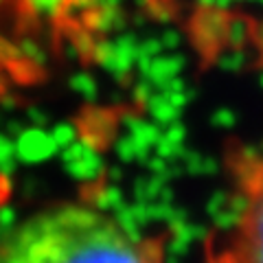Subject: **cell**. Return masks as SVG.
Listing matches in <instances>:
<instances>
[{
  "label": "cell",
  "instance_id": "2",
  "mask_svg": "<svg viewBox=\"0 0 263 263\" xmlns=\"http://www.w3.org/2000/svg\"><path fill=\"white\" fill-rule=\"evenodd\" d=\"M226 169L233 193V211L224 226L204 243L211 261H263V152L230 145Z\"/></svg>",
  "mask_w": 263,
  "mask_h": 263
},
{
  "label": "cell",
  "instance_id": "1",
  "mask_svg": "<svg viewBox=\"0 0 263 263\" xmlns=\"http://www.w3.org/2000/svg\"><path fill=\"white\" fill-rule=\"evenodd\" d=\"M164 241L136 235L112 213L84 202H60L24 217L0 237V261H160Z\"/></svg>",
  "mask_w": 263,
  "mask_h": 263
}]
</instances>
